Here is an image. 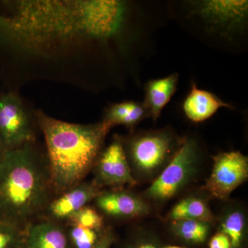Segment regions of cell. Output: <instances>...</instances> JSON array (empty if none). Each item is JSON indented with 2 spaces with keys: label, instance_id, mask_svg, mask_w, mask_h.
<instances>
[{
  "label": "cell",
  "instance_id": "obj_18",
  "mask_svg": "<svg viewBox=\"0 0 248 248\" xmlns=\"http://www.w3.org/2000/svg\"><path fill=\"white\" fill-rule=\"evenodd\" d=\"M26 227L0 221V248H23Z\"/></svg>",
  "mask_w": 248,
  "mask_h": 248
},
{
  "label": "cell",
  "instance_id": "obj_14",
  "mask_svg": "<svg viewBox=\"0 0 248 248\" xmlns=\"http://www.w3.org/2000/svg\"><path fill=\"white\" fill-rule=\"evenodd\" d=\"M179 76L177 73L159 79H150L145 85L143 103L149 117L156 122L162 110L177 91Z\"/></svg>",
  "mask_w": 248,
  "mask_h": 248
},
{
  "label": "cell",
  "instance_id": "obj_13",
  "mask_svg": "<svg viewBox=\"0 0 248 248\" xmlns=\"http://www.w3.org/2000/svg\"><path fill=\"white\" fill-rule=\"evenodd\" d=\"M23 248H70V241L62 227L48 220L26 226Z\"/></svg>",
  "mask_w": 248,
  "mask_h": 248
},
{
  "label": "cell",
  "instance_id": "obj_6",
  "mask_svg": "<svg viewBox=\"0 0 248 248\" xmlns=\"http://www.w3.org/2000/svg\"><path fill=\"white\" fill-rule=\"evenodd\" d=\"M197 155L196 142L188 138L183 140L169 165L146 190L147 197L164 201L175 195L190 178Z\"/></svg>",
  "mask_w": 248,
  "mask_h": 248
},
{
  "label": "cell",
  "instance_id": "obj_23",
  "mask_svg": "<svg viewBox=\"0 0 248 248\" xmlns=\"http://www.w3.org/2000/svg\"><path fill=\"white\" fill-rule=\"evenodd\" d=\"M114 235L110 231L106 232L101 236L97 244L93 248H110L113 244Z\"/></svg>",
  "mask_w": 248,
  "mask_h": 248
},
{
  "label": "cell",
  "instance_id": "obj_12",
  "mask_svg": "<svg viewBox=\"0 0 248 248\" xmlns=\"http://www.w3.org/2000/svg\"><path fill=\"white\" fill-rule=\"evenodd\" d=\"M95 201L98 208L111 217L128 218L141 216L148 212L143 202L122 191L100 192Z\"/></svg>",
  "mask_w": 248,
  "mask_h": 248
},
{
  "label": "cell",
  "instance_id": "obj_16",
  "mask_svg": "<svg viewBox=\"0 0 248 248\" xmlns=\"http://www.w3.org/2000/svg\"><path fill=\"white\" fill-rule=\"evenodd\" d=\"M169 218L172 221L196 220L209 223L213 220V214L208 205L203 201L194 197L179 202L171 210Z\"/></svg>",
  "mask_w": 248,
  "mask_h": 248
},
{
  "label": "cell",
  "instance_id": "obj_2",
  "mask_svg": "<svg viewBox=\"0 0 248 248\" xmlns=\"http://www.w3.org/2000/svg\"><path fill=\"white\" fill-rule=\"evenodd\" d=\"M34 113L45 136L52 190L61 195L81 184L94 168L111 128L103 122L73 124L41 110Z\"/></svg>",
  "mask_w": 248,
  "mask_h": 248
},
{
  "label": "cell",
  "instance_id": "obj_20",
  "mask_svg": "<svg viewBox=\"0 0 248 248\" xmlns=\"http://www.w3.org/2000/svg\"><path fill=\"white\" fill-rule=\"evenodd\" d=\"M71 226L81 227L99 231L103 226V218L94 209L84 207L67 219Z\"/></svg>",
  "mask_w": 248,
  "mask_h": 248
},
{
  "label": "cell",
  "instance_id": "obj_10",
  "mask_svg": "<svg viewBox=\"0 0 248 248\" xmlns=\"http://www.w3.org/2000/svg\"><path fill=\"white\" fill-rule=\"evenodd\" d=\"M93 183H81L61 194L46 207L50 216L55 221L68 219L100 194Z\"/></svg>",
  "mask_w": 248,
  "mask_h": 248
},
{
  "label": "cell",
  "instance_id": "obj_3",
  "mask_svg": "<svg viewBox=\"0 0 248 248\" xmlns=\"http://www.w3.org/2000/svg\"><path fill=\"white\" fill-rule=\"evenodd\" d=\"M34 143L6 151L0 163V221L26 227L50 203L48 164Z\"/></svg>",
  "mask_w": 248,
  "mask_h": 248
},
{
  "label": "cell",
  "instance_id": "obj_26",
  "mask_svg": "<svg viewBox=\"0 0 248 248\" xmlns=\"http://www.w3.org/2000/svg\"><path fill=\"white\" fill-rule=\"evenodd\" d=\"M164 248H184L179 247V246H168V247H166Z\"/></svg>",
  "mask_w": 248,
  "mask_h": 248
},
{
  "label": "cell",
  "instance_id": "obj_11",
  "mask_svg": "<svg viewBox=\"0 0 248 248\" xmlns=\"http://www.w3.org/2000/svg\"><path fill=\"white\" fill-rule=\"evenodd\" d=\"M223 108L234 109L231 104L223 102L214 93L199 89L194 82L182 106L186 117L195 123L208 120Z\"/></svg>",
  "mask_w": 248,
  "mask_h": 248
},
{
  "label": "cell",
  "instance_id": "obj_8",
  "mask_svg": "<svg viewBox=\"0 0 248 248\" xmlns=\"http://www.w3.org/2000/svg\"><path fill=\"white\" fill-rule=\"evenodd\" d=\"M248 176L247 156L237 151L220 153L214 157L213 171L205 184V189L213 197L224 200Z\"/></svg>",
  "mask_w": 248,
  "mask_h": 248
},
{
  "label": "cell",
  "instance_id": "obj_21",
  "mask_svg": "<svg viewBox=\"0 0 248 248\" xmlns=\"http://www.w3.org/2000/svg\"><path fill=\"white\" fill-rule=\"evenodd\" d=\"M97 231L71 226L68 233V239L74 248H93L100 239Z\"/></svg>",
  "mask_w": 248,
  "mask_h": 248
},
{
  "label": "cell",
  "instance_id": "obj_4",
  "mask_svg": "<svg viewBox=\"0 0 248 248\" xmlns=\"http://www.w3.org/2000/svg\"><path fill=\"white\" fill-rule=\"evenodd\" d=\"M35 113L14 92L0 93V140L6 151L35 141Z\"/></svg>",
  "mask_w": 248,
  "mask_h": 248
},
{
  "label": "cell",
  "instance_id": "obj_19",
  "mask_svg": "<svg viewBox=\"0 0 248 248\" xmlns=\"http://www.w3.org/2000/svg\"><path fill=\"white\" fill-rule=\"evenodd\" d=\"M245 217L239 211L233 212L226 217L221 224V232L229 238L232 248H239L242 242Z\"/></svg>",
  "mask_w": 248,
  "mask_h": 248
},
{
  "label": "cell",
  "instance_id": "obj_17",
  "mask_svg": "<svg viewBox=\"0 0 248 248\" xmlns=\"http://www.w3.org/2000/svg\"><path fill=\"white\" fill-rule=\"evenodd\" d=\"M172 226L173 231L178 236L192 244L203 243L210 230L208 223L196 220L173 221Z\"/></svg>",
  "mask_w": 248,
  "mask_h": 248
},
{
  "label": "cell",
  "instance_id": "obj_25",
  "mask_svg": "<svg viewBox=\"0 0 248 248\" xmlns=\"http://www.w3.org/2000/svg\"><path fill=\"white\" fill-rule=\"evenodd\" d=\"M137 248H156L154 245L151 244H143L140 245Z\"/></svg>",
  "mask_w": 248,
  "mask_h": 248
},
{
  "label": "cell",
  "instance_id": "obj_7",
  "mask_svg": "<svg viewBox=\"0 0 248 248\" xmlns=\"http://www.w3.org/2000/svg\"><path fill=\"white\" fill-rule=\"evenodd\" d=\"M177 146L174 137L167 130L139 134L127 142L125 151L136 169L148 173L159 169Z\"/></svg>",
  "mask_w": 248,
  "mask_h": 248
},
{
  "label": "cell",
  "instance_id": "obj_9",
  "mask_svg": "<svg viewBox=\"0 0 248 248\" xmlns=\"http://www.w3.org/2000/svg\"><path fill=\"white\" fill-rule=\"evenodd\" d=\"M94 168L95 177L93 183L99 188L102 186L136 184L124 151L122 140L119 137L114 139L110 144L102 151Z\"/></svg>",
  "mask_w": 248,
  "mask_h": 248
},
{
  "label": "cell",
  "instance_id": "obj_5",
  "mask_svg": "<svg viewBox=\"0 0 248 248\" xmlns=\"http://www.w3.org/2000/svg\"><path fill=\"white\" fill-rule=\"evenodd\" d=\"M191 16L200 19L223 37L244 31L247 23L248 1L244 0H205L189 1Z\"/></svg>",
  "mask_w": 248,
  "mask_h": 248
},
{
  "label": "cell",
  "instance_id": "obj_24",
  "mask_svg": "<svg viewBox=\"0 0 248 248\" xmlns=\"http://www.w3.org/2000/svg\"><path fill=\"white\" fill-rule=\"evenodd\" d=\"M6 151V150L5 149L4 145H3L2 142H1V140H0V163L2 161L3 158H4Z\"/></svg>",
  "mask_w": 248,
  "mask_h": 248
},
{
  "label": "cell",
  "instance_id": "obj_1",
  "mask_svg": "<svg viewBox=\"0 0 248 248\" xmlns=\"http://www.w3.org/2000/svg\"><path fill=\"white\" fill-rule=\"evenodd\" d=\"M9 15L0 14V43L7 48L23 40L94 39L102 30L99 1H3ZM39 42V43H40Z\"/></svg>",
  "mask_w": 248,
  "mask_h": 248
},
{
  "label": "cell",
  "instance_id": "obj_22",
  "mask_svg": "<svg viewBox=\"0 0 248 248\" xmlns=\"http://www.w3.org/2000/svg\"><path fill=\"white\" fill-rule=\"evenodd\" d=\"M209 248H232L229 238L220 232L214 235L209 243Z\"/></svg>",
  "mask_w": 248,
  "mask_h": 248
},
{
  "label": "cell",
  "instance_id": "obj_15",
  "mask_svg": "<svg viewBox=\"0 0 248 248\" xmlns=\"http://www.w3.org/2000/svg\"><path fill=\"white\" fill-rule=\"evenodd\" d=\"M148 117L149 113L143 102L125 101L107 108L102 122L110 128L117 125L133 128Z\"/></svg>",
  "mask_w": 248,
  "mask_h": 248
}]
</instances>
